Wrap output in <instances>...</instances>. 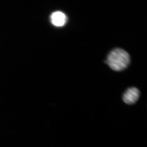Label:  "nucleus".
Returning a JSON list of instances; mask_svg holds the SVG:
<instances>
[{
    "label": "nucleus",
    "mask_w": 147,
    "mask_h": 147,
    "mask_svg": "<svg viewBox=\"0 0 147 147\" xmlns=\"http://www.w3.org/2000/svg\"><path fill=\"white\" fill-rule=\"evenodd\" d=\"M140 91L136 88H128L123 95V100L126 104L131 105L135 104L138 100Z\"/></svg>",
    "instance_id": "obj_2"
},
{
    "label": "nucleus",
    "mask_w": 147,
    "mask_h": 147,
    "mask_svg": "<svg viewBox=\"0 0 147 147\" xmlns=\"http://www.w3.org/2000/svg\"><path fill=\"white\" fill-rule=\"evenodd\" d=\"M51 22L55 26H63L67 21V17L65 14L60 11L55 12L51 16Z\"/></svg>",
    "instance_id": "obj_3"
},
{
    "label": "nucleus",
    "mask_w": 147,
    "mask_h": 147,
    "mask_svg": "<svg viewBox=\"0 0 147 147\" xmlns=\"http://www.w3.org/2000/svg\"><path fill=\"white\" fill-rule=\"evenodd\" d=\"M130 57L124 49L116 48L108 55L106 63L111 68L116 71L123 70L130 63Z\"/></svg>",
    "instance_id": "obj_1"
}]
</instances>
